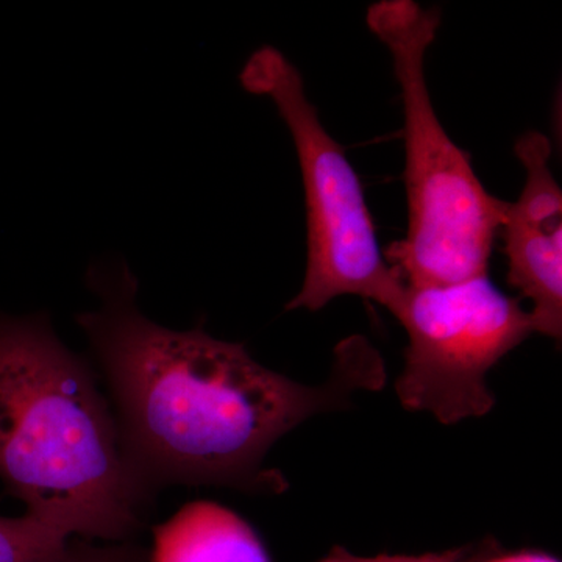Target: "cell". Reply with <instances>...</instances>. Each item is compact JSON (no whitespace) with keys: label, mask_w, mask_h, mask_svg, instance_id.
I'll use <instances>...</instances> for the list:
<instances>
[{"label":"cell","mask_w":562,"mask_h":562,"mask_svg":"<svg viewBox=\"0 0 562 562\" xmlns=\"http://www.w3.org/2000/svg\"><path fill=\"white\" fill-rule=\"evenodd\" d=\"M87 283L99 306L77 324L109 384L125 460L154 494L168 484L280 494L286 479L265 469L273 443L386 382L382 355L361 335L338 344L327 382L306 386L261 366L243 344L149 319L124 260L94 262Z\"/></svg>","instance_id":"6da1fadb"},{"label":"cell","mask_w":562,"mask_h":562,"mask_svg":"<svg viewBox=\"0 0 562 562\" xmlns=\"http://www.w3.org/2000/svg\"><path fill=\"white\" fill-rule=\"evenodd\" d=\"M0 482L68 538L133 541L149 512L94 373L46 313H0Z\"/></svg>","instance_id":"7a4b0ae2"},{"label":"cell","mask_w":562,"mask_h":562,"mask_svg":"<svg viewBox=\"0 0 562 562\" xmlns=\"http://www.w3.org/2000/svg\"><path fill=\"white\" fill-rule=\"evenodd\" d=\"M390 50L402 91L408 227L386 261L409 288H438L487 276L508 202L483 187L471 155L436 114L425 57L441 25L438 9L414 0H380L366 16Z\"/></svg>","instance_id":"3957f363"},{"label":"cell","mask_w":562,"mask_h":562,"mask_svg":"<svg viewBox=\"0 0 562 562\" xmlns=\"http://www.w3.org/2000/svg\"><path fill=\"white\" fill-rule=\"evenodd\" d=\"M244 90L268 98L297 151L306 211V271L301 291L286 305L319 312L341 295H360L394 316L406 283L384 258L360 177L322 124L306 95L302 74L273 46L244 63Z\"/></svg>","instance_id":"277c9868"},{"label":"cell","mask_w":562,"mask_h":562,"mask_svg":"<svg viewBox=\"0 0 562 562\" xmlns=\"http://www.w3.org/2000/svg\"><path fill=\"white\" fill-rule=\"evenodd\" d=\"M408 335L395 392L403 408L443 425L483 417L495 405L487 372L535 333L530 312L487 276L409 288L394 314Z\"/></svg>","instance_id":"5b68a950"},{"label":"cell","mask_w":562,"mask_h":562,"mask_svg":"<svg viewBox=\"0 0 562 562\" xmlns=\"http://www.w3.org/2000/svg\"><path fill=\"white\" fill-rule=\"evenodd\" d=\"M522 162L524 190L508 202L501 233L508 258V283L532 303V328L560 341L562 335V191L550 160L552 143L527 132L514 146Z\"/></svg>","instance_id":"8992f818"},{"label":"cell","mask_w":562,"mask_h":562,"mask_svg":"<svg viewBox=\"0 0 562 562\" xmlns=\"http://www.w3.org/2000/svg\"><path fill=\"white\" fill-rule=\"evenodd\" d=\"M151 562H271L257 532L213 502L188 503L154 530Z\"/></svg>","instance_id":"52a82bcc"},{"label":"cell","mask_w":562,"mask_h":562,"mask_svg":"<svg viewBox=\"0 0 562 562\" xmlns=\"http://www.w3.org/2000/svg\"><path fill=\"white\" fill-rule=\"evenodd\" d=\"M69 538L35 517L0 516V562H60Z\"/></svg>","instance_id":"ba28073f"},{"label":"cell","mask_w":562,"mask_h":562,"mask_svg":"<svg viewBox=\"0 0 562 562\" xmlns=\"http://www.w3.org/2000/svg\"><path fill=\"white\" fill-rule=\"evenodd\" d=\"M149 554L133 541L98 546L90 539L69 538L60 562H147Z\"/></svg>","instance_id":"9c48e42d"},{"label":"cell","mask_w":562,"mask_h":562,"mask_svg":"<svg viewBox=\"0 0 562 562\" xmlns=\"http://www.w3.org/2000/svg\"><path fill=\"white\" fill-rule=\"evenodd\" d=\"M369 562H479V560L469 557L468 549H458L442 553L420 554V557L379 554V557L369 558Z\"/></svg>","instance_id":"30bf717a"},{"label":"cell","mask_w":562,"mask_h":562,"mask_svg":"<svg viewBox=\"0 0 562 562\" xmlns=\"http://www.w3.org/2000/svg\"><path fill=\"white\" fill-rule=\"evenodd\" d=\"M479 562H561L550 554L538 552H520L513 554H505V557L486 558Z\"/></svg>","instance_id":"8fae6325"},{"label":"cell","mask_w":562,"mask_h":562,"mask_svg":"<svg viewBox=\"0 0 562 562\" xmlns=\"http://www.w3.org/2000/svg\"><path fill=\"white\" fill-rule=\"evenodd\" d=\"M317 562H368V558L357 557V554L347 552L342 547H335L327 557Z\"/></svg>","instance_id":"7c38bea8"}]
</instances>
